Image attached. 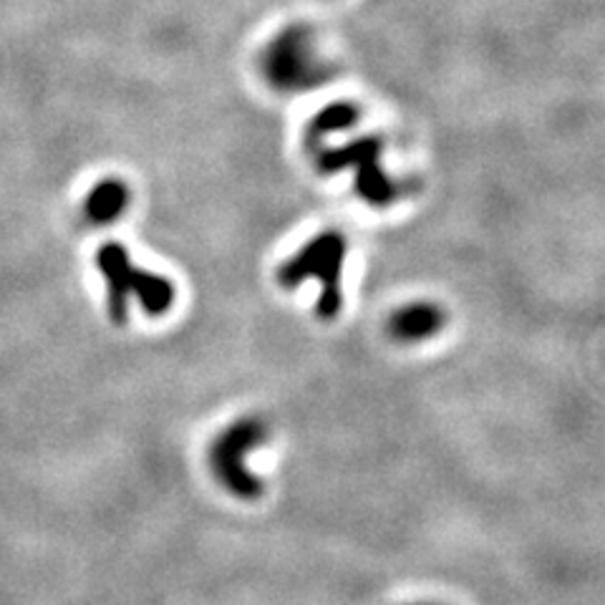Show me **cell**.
Here are the masks:
<instances>
[{
    "label": "cell",
    "instance_id": "6da1fadb",
    "mask_svg": "<svg viewBox=\"0 0 605 605\" xmlns=\"http://www.w3.org/2000/svg\"><path fill=\"white\" fill-rule=\"evenodd\" d=\"M96 268L109 283V316L116 326L129 318V298L135 295L147 316H164L174 305V286L164 276L135 268L129 251L119 243H106L96 253Z\"/></svg>",
    "mask_w": 605,
    "mask_h": 605
},
{
    "label": "cell",
    "instance_id": "7a4b0ae2",
    "mask_svg": "<svg viewBox=\"0 0 605 605\" xmlns=\"http://www.w3.org/2000/svg\"><path fill=\"white\" fill-rule=\"evenodd\" d=\"M346 237L338 232H323L316 235L309 245H303L293 258H288L278 268V286L286 290H295L303 280L316 278L321 286L318 293V316L336 318L341 313L344 293H341V272L346 260Z\"/></svg>",
    "mask_w": 605,
    "mask_h": 605
},
{
    "label": "cell",
    "instance_id": "3957f363",
    "mask_svg": "<svg viewBox=\"0 0 605 605\" xmlns=\"http://www.w3.org/2000/svg\"><path fill=\"white\" fill-rule=\"evenodd\" d=\"M268 442V424L258 417L237 419L214 439L210 450V467L222 490L240 500H258L265 482L247 469V454Z\"/></svg>",
    "mask_w": 605,
    "mask_h": 605
},
{
    "label": "cell",
    "instance_id": "277c9868",
    "mask_svg": "<svg viewBox=\"0 0 605 605\" xmlns=\"http://www.w3.org/2000/svg\"><path fill=\"white\" fill-rule=\"evenodd\" d=\"M260 69L265 81L278 91L311 89L326 79L311 31L303 26H290L278 33L263 51Z\"/></svg>",
    "mask_w": 605,
    "mask_h": 605
},
{
    "label": "cell",
    "instance_id": "5b68a950",
    "mask_svg": "<svg viewBox=\"0 0 605 605\" xmlns=\"http://www.w3.org/2000/svg\"><path fill=\"white\" fill-rule=\"evenodd\" d=\"M381 152H384L381 139L363 137V139H353V142L346 147L323 149L316 164H318V172L323 174L356 170V189H359V195L369 205L384 207V205H392L396 197H399L402 187L388 177L384 167H381Z\"/></svg>",
    "mask_w": 605,
    "mask_h": 605
},
{
    "label": "cell",
    "instance_id": "8992f818",
    "mask_svg": "<svg viewBox=\"0 0 605 605\" xmlns=\"http://www.w3.org/2000/svg\"><path fill=\"white\" fill-rule=\"evenodd\" d=\"M444 311L434 303L417 301L411 305H402L388 318V334L399 344H419L437 336L444 328Z\"/></svg>",
    "mask_w": 605,
    "mask_h": 605
},
{
    "label": "cell",
    "instance_id": "52a82bcc",
    "mask_svg": "<svg viewBox=\"0 0 605 605\" xmlns=\"http://www.w3.org/2000/svg\"><path fill=\"white\" fill-rule=\"evenodd\" d=\"M129 207V187L121 179H104L86 197V218L94 225H112Z\"/></svg>",
    "mask_w": 605,
    "mask_h": 605
},
{
    "label": "cell",
    "instance_id": "ba28073f",
    "mask_svg": "<svg viewBox=\"0 0 605 605\" xmlns=\"http://www.w3.org/2000/svg\"><path fill=\"white\" fill-rule=\"evenodd\" d=\"M356 121H359V109H356L353 104H348V102L330 104V106H326V109L313 116L309 129H305V142H309L311 147H318L326 137L338 135V131L353 129Z\"/></svg>",
    "mask_w": 605,
    "mask_h": 605
},
{
    "label": "cell",
    "instance_id": "9c48e42d",
    "mask_svg": "<svg viewBox=\"0 0 605 605\" xmlns=\"http://www.w3.org/2000/svg\"><path fill=\"white\" fill-rule=\"evenodd\" d=\"M427 605H432V603H427Z\"/></svg>",
    "mask_w": 605,
    "mask_h": 605
}]
</instances>
